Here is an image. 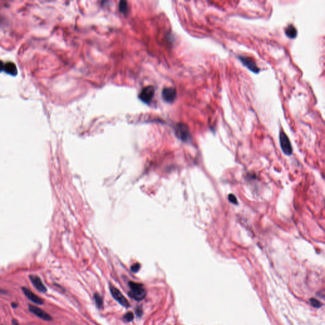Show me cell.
I'll list each match as a JSON object with an SVG mask.
<instances>
[{"mask_svg": "<svg viewBox=\"0 0 325 325\" xmlns=\"http://www.w3.org/2000/svg\"><path fill=\"white\" fill-rule=\"evenodd\" d=\"M129 286L131 288V291L128 293L130 297L137 301L142 300L146 297L147 291L142 284L130 282Z\"/></svg>", "mask_w": 325, "mask_h": 325, "instance_id": "6da1fadb", "label": "cell"}, {"mask_svg": "<svg viewBox=\"0 0 325 325\" xmlns=\"http://www.w3.org/2000/svg\"><path fill=\"white\" fill-rule=\"evenodd\" d=\"M175 133L177 137L183 142L188 141L191 138L189 128L183 123H178L176 126Z\"/></svg>", "mask_w": 325, "mask_h": 325, "instance_id": "7a4b0ae2", "label": "cell"}, {"mask_svg": "<svg viewBox=\"0 0 325 325\" xmlns=\"http://www.w3.org/2000/svg\"><path fill=\"white\" fill-rule=\"evenodd\" d=\"M280 142L283 152L286 155H291L293 152V149L291 142L287 135L283 131H281L280 133Z\"/></svg>", "mask_w": 325, "mask_h": 325, "instance_id": "3957f363", "label": "cell"}, {"mask_svg": "<svg viewBox=\"0 0 325 325\" xmlns=\"http://www.w3.org/2000/svg\"><path fill=\"white\" fill-rule=\"evenodd\" d=\"M238 59H240V62L243 64V65H245L251 72L255 74H258L260 72V69L258 67L256 62L250 57L240 55L238 56Z\"/></svg>", "mask_w": 325, "mask_h": 325, "instance_id": "277c9868", "label": "cell"}, {"mask_svg": "<svg viewBox=\"0 0 325 325\" xmlns=\"http://www.w3.org/2000/svg\"><path fill=\"white\" fill-rule=\"evenodd\" d=\"M154 95V88L152 86L145 87L139 94V99L146 104H149Z\"/></svg>", "mask_w": 325, "mask_h": 325, "instance_id": "5b68a950", "label": "cell"}, {"mask_svg": "<svg viewBox=\"0 0 325 325\" xmlns=\"http://www.w3.org/2000/svg\"><path fill=\"white\" fill-rule=\"evenodd\" d=\"M111 293L114 297V298L118 302H119L121 306H123L125 307H129L130 304L128 301L126 300V298L123 295L121 292L119 291L116 288H115L112 286H110Z\"/></svg>", "mask_w": 325, "mask_h": 325, "instance_id": "8992f818", "label": "cell"}, {"mask_svg": "<svg viewBox=\"0 0 325 325\" xmlns=\"http://www.w3.org/2000/svg\"><path fill=\"white\" fill-rule=\"evenodd\" d=\"M162 96L163 99L169 103H172L175 100L177 91L174 88H165L162 92Z\"/></svg>", "mask_w": 325, "mask_h": 325, "instance_id": "52a82bcc", "label": "cell"}, {"mask_svg": "<svg viewBox=\"0 0 325 325\" xmlns=\"http://www.w3.org/2000/svg\"><path fill=\"white\" fill-rule=\"evenodd\" d=\"M29 309L31 312H32L33 314H34L38 317L41 318L44 321H52V316H50V315H49L48 313H46L42 309H41L36 306L29 305Z\"/></svg>", "mask_w": 325, "mask_h": 325, "instance_id": "ba28073f", "label": "cell"}, {"mask_svg": "<svg viewBox=\"0 0 325 325\" xmlns=\"http://www.w3.org/2000/svg\"><path fill=\"white\" fill-rule=\"evenodd\" d=\"M22 291L24 292V295L28 297V298L29 300H31V302H33V303H34L36 304H38V305L43 304V303H44L43 300L41 298H40L39 297L35 295L33 291L29 290L28 288H25V287H22Z\"/></svg>", "mask_w": 325, "mask_h": 325, "instance_id": "9c48e42d", "label": "cell"}, {"mask_svg": "<svg viewBox=\"0 0 325 325\" xmlns=\"http://www.w3.org/2000/svg\"><path fill=\"white\" fill-rule=\"evenodd\" d=\"M29 278L34 286L37 289L38 291L41 293H45L47 291L46 286L44 285L39 277L36 275H31L29 276Z\"/></svg>", "mask_w": 325, "mask_h": 325, "instance_id": "30bf717a", "label": "cell"}, {"mask_svg": "<svg viewBox=\"0 0 325 325\" xmlns=\"http://www.w3.org/2000/svg\"><path fill=\"white\" fill-rule=\"evenodd\" d=\"M285 33L286 36L290 39L295 38L298 34L297 29L293 24L288 25L287 28L285 29Z\"/></svg>", "mask_w": 325, "mask_h": 325, "instance_id": "8fae6325", "label": "cell"}, {"mask_svg": "<svg viewBox=\"0 0 325 325\" xmlns=\"http://www.w3.org/2000/svg\"><path fill=\"white\" fill-rule=\"evenodd\" d=\"M4 69L5 71H6L7 73H8V74H11V75H15V73H17V69H16V67L15 65L13 64V63H7L6 65H5L4 66Z\"/></svg>", "mask_w": 325, "mask_h": 325, "instance_id": "7c38bea8", "label": "cell"}, {"mask_svg": "<svg viewBox=\"0 0 325 325\" xmlns=\"http://www.w3.org/2000/svg\"><path fill=\"white\" fill-rule=\"evenodd\" d=\"M94 298L97 307L99 309H102L103 307V299L101 296L98 293H95L94 295Z\"/></svg>", "mask_w": 325, "mask_h": 325, "instance_id": "4fadbf2b", "label": "cell"}, {"mask_svg": "<svg viewBox=\"0 0 325 325\" xmlns=\"http://www.w3.org/2000/svg\"><path fill=\"white\" fill-rule=\"evenodd\" d=\"M128 5L126 2H121L120 3V10L123 13H126L128 12Z\"/></svg>", "mask_w": 325, "mask_h": 325, "instance_id": "5bb4252c", "label": "cell"}, {"mask_svg": "<svg viewBox=\"0 0 325 325\" xmlns=\"http://www.w3.org/2000/svg\"><path fill=\"white\" fill-rule=\"evenodd\" d=\"M310 302H311L312 306L316 308H319L320 307L322 306V304L319 301H318L316 299L311 298V299H310Z\"/></svg>", "mask_w": 325, "mask_h": 325, "instance_id": "9a60e30c", "label": "cell"}, {"mask_svg": "<svg viewBox=\"0 0 325 325\" xmlns=\"http://www.w3.org/2000/svg\"><path fill=\"white\" fill-rule=\"evenodd\" d=\"M133 318H134V315L132 312H129L124 316V319L127 322L132 321L133 319Z\"/></svg>", "mask_w": 325, "mask_h": 325, "instance_id": "2e32d148", "label": "cell"}, {"mask_svg": "<svg viewBox=\"0 0 325 325\" xmlns=\"http://www.w3.org/2000/svg\"><path fill=\"white\" fill-rule=\"evenodd\" d=\"M228 199L229 201L233 204H238V201L236 196L233 194H229L228 196Z\"/></svg>", "mask_w": 325, "mask_h": 325, "instance_id": "e0dca14e", "label": "cell"}, {"mask_svg": "<svg viewBox=\"0 0 325 325\" xmlns=\"http://www.w3.org/2000/svg\"><path fill=\"white\" fill-rule=\"evenodd\" d=\"M140 265H139L138 264H134L131 267V270L132 272H137L138 271L139 269H140Z\"/></svg>", "mask_w": 325, "mask_h": 325, "instance_id": "ac0fdd59", "label": "cell"}, {"mask_svg": "<svg viewBox=\"0 0 325 325\" xmlns=\"http://www.w3.org/2000/svg\"><path fill=\"white\" fill-rule=\"evenodd\" d=\"M137 316L139 317V316H142V309H137Z\"/></svg>", "mask_w": 325, "mask_h": 325, "instance_id": "d6986e66", "label": "cell"}, {"mask_svg": "<svg viewBox=\"0 0 325 325\" xmlns=\"http://www.w3.org/2000/svg\"><path fill=\"white\" fill-rule=\"evenodd\" d=\"M12 324H13V325H20L19 323H18V322L17 320H16V319H13V320H12Z\"/></svg>", "mask_w": 325, "mask_h": 325, "instance_id": "ffe728a7", "label": "cell"}, {"mask_svg": "<svg viewBox=\"0 0 325 325\" xmlns=\"http://www.w3.org/2000/svg\"><path fill=\"white\" fill-rule=\"evenodd\" d=\"M12 306L13 308H16V307H17V306H18V304L16 303V302H12Z\"/></svg>", "mask_w": 325, "mask_h": 325, "instance_id": "44dd1931", "label": "cell"}, {"mask_svg": "<svg viewBox=\"0 0 325 325\" xmlns=\"http://www.w3.org/2000/svg\"><path fill=\"white\" fill-rule=\"evenodd\" d=\"M4 68V66L3 65V63L0 61V72H1V71L2 70V69Z\"/></svg>", "mask_w": 325, "mask_h": 325, "instance_id": "7402d4cb", "label": "cell"}]
</instances>
